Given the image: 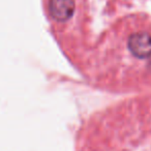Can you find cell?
Returning a JSON list of instances; mask_svg holds the SVG:
<instances>
[{
    "label": "cell",
    "instance_id": "obj_1",
    "mask_svg": "<svg viewBox=\"0 0 151 151\" xmlns=\"http://www.w3.org/2000/svg\"><path fill=\"white\" fill-rule=\"evenodd\" d=\"M128 50L137 58H148L151 56V35L146 32H137L129 36Z\"/></svg>",
    "mask_w": 151,
    "mask_h": 151
},
{
    "label": "cell",
    "instance_id": "obj_2",
    "mask_svg": "<svg viewBox=\"0 0 151 151\" xmlns=\"http://www.w3.org/2000/svg\"><path fill=\"white\" fill-rule=\"evenodd\" d=\"M75 0H50L49 13L57 22H65L70 19L75 12Z\"/></svg>",
    "mask_w": 151,
    "mask_h": 151
}]
</instances>
